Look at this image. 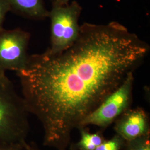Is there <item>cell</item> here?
<instances>
[{
  "label": "cell",
  "instance_id": "obj_1",
  "mask_svg": "<svg viewBox=\"0 0 150 150\" xmlns=\"http://www.w3.org/2000/svg\"><path fill=\"white\" fill-rule=\"evenodd\" d=\"M148 43L117 22L84 23L68 48L29 55L16 72L29 113L43 127V145L66 150L81 121L139 67Z\"/></svg>",
  "mask_w": 150,
  "mask_h": 150
},
{
  "label": "cell",
  "instance_id": "obj_2",
  "mask_svg": "<svg viewBox=\"0 0 150 150\" xmlns=\"http://www.w3.org/2000/svg\"><path fill=\"white\" fill-rule=\"evenodd\" d=\"M28 114L25 101L13 83H0V143L26 142Z\"/></svg>",
  "mask_w": 150,
  "mask_h": 150
},
{
  "label": "cell",
  "instance_id": "obj_3",
  "mask_svg": "<svg viewBox=\"0 0 150 150\" xmlns=\"http://www.w3.org/2000/svg\"><path fill=\"white\" fill-rule=\"evenodd\" d=\"M81 10V6L76 1L66 5H53L48 16L51 20L49 52H60L76 40L80 31L79 19Z\"/></svg>",
  "mask_w": 150,
  "mask_h": 150
},
{
  "label": "cell",
  "instance_id": "obj_4",
  "mask_svg": "<svg viewBox=\"0 0 150 150\" xmlns=\"http://www.w3.org/2000/svg\"><path fill=\"white\" fill-rule=\"evenodd\" d=\"M134 73L129 74L118 88L84 118L77 129L95 125L106 128L130 108L132 100Z\"/></svg>",
  "mask_w": 150,
  "mask_h": 150
},
{
  "label": "cell",
  "instance_id": "obj_5",
  "mask_svg": "<svg viewBox=\"0 0 150 150\" xmlns=\"http://www.w3.org/2000/svg\"><path fill=\"white\" fill-rule=\"evenodd\" d=\"M30 33L21 28L0 30V69L16 72L27 64Z\"/></svg>",
  "mask_w": 150,
  "mask_h": 150
},
{
  "label": "cell",
  "instance_id": "obj_6",
  "mask_svg": "<svg viewBox=\"0 0 150 150\" xmlns=\"http://www.w3.org/2000/svg\"><path fill=\"white\" fill-rule=\"evenodd\" d=\"M115 122L114 129L116 134L125 141L150 134L148 115L142 108H129Z\"/></svg>",
  "mask_w": 150,
  "mask_h": 150
},
{
  "label": "cell",
  "instance_id": "obj_7",
  "mask_svg": "<svg viewBox=\"0 0 150 150\" xmlns=\"http://www.w3.org/2000/svg\"><path fill=\"white\" fill-rule=\"evenodd\" d=\"M11 11L30 19L43 20L48 18L49 11L43 0H6Z\"/></svg>",
  "mask_w": 150,
  "mask_h": 150
},
{
  "label": "cell",
  "instance_id": "obj_8",
  "mask_svg": "<svg viewBox=\"0 0 150 150\" xmlns=\"http://www.w3.org/2000/svg\"><path fill=\"white\" fill-rule=\"evenodd\" d=\"M80 132V141L72 146L73 150H94L105 140L102 134L97 132L91 134L87 131L85 127L79 129Z\"/></svg>",
  "mask_w": 150,
  "mask_h": 150
},
{
  "label": "cell",
  "instance_id": "obj_9",
  "mask_svg": "<svg viewBox=\"0 0 150 150\" xmlns=\"http://www.w3.org/2000/svg\"><path fill=\"white\" fill-rule=\"evenodd\" d=\"M126 150H150V134L125 142Z\"/></svg>",
  "mask_w": 150,
  "mask_h": 150
},
{
  "label": "cell",
  "instance_id": "obj_10",
  "mask_svg": "<svg viewBox=\"0 0 150 150\" xmlns=\"http://www.w3.org/2000/svg\"><path fill=\"white\" fill-rule=\"evenodd\" d=\"M125 142L121 136L116 134L111 139H105L94 150H121L124 148Z\"/></svg>",
  "mask_w": 150,
  "mask_h": 150
},
{
  "label": "cell",
  "instance_id": "obj_11",
  "mask_svg": "<svg viewBox=\"0 0 150 150\" xmlns=\"http://www.w3.org/2000/svg\"><path fill=\"white\" fill-rule=\"evenodd\" d=\"M11 11L10 6L6 0H0V30L3 29V23L7 13Z\"/></svg>",
  "mask_w": 150,
  "mask_h": 150
},
{
  "label": "cell",
  "instance_id": "obj_12",
  "mask_svg": "<svg viewBox=\"0 0 150 150\" xmlns=\"http://www.w3.org/2000/svg\"><path fill=\"white\" fill-rule=\"evenodd\" d=\"M27 142L23 143H0V150H25Z\"/></svg>",
  "mask_w": 150,
  "mask_h": 150
},
{
  "label": "cell",
  "instance_id": "obj_13",
  "mask_svg": "<svg viewBox=\"0 0 150 150\" xmlns=\"http://www.w3.org/2000/svg\"><path fill=\"white\" fill-rule=\"evenodd\" d=\"M10 81L11 80L6 75L5 71L0 69V83L1 84L7 83Z\"/></svg>",
  "mask_w": 150,
  "mask_h": 150
},
{
  "label": "cell",
  "instance_id": "obj_14",
  "mask_svg": "<svg viewBox=\"0 0 150 150\" xmlns=\"http://www.w3.org/2000/svg\"><path fill=\"white\" fill-rule=\"evenodd\" d=\"M53 5H66L69 4L70 0H51Z\"/></svg>",
  "mask_w": 150,
  "mask_h": 150
},
{
  "label": "cell",
  "instance_id": "obj_15",
  "mask_svg": "<svg viewBox=\"0 0 150 150\" xmlns=\"http://www.w3.org/2000/svg\"><path fill=\"white\" fill-rule=\"evenodd\" d=\"M25 150H40L36 146L33 144H27L26 145Z\"/></svg>",
  "mask_w": 150,
  "mask_h": 150
}]
</instances>
